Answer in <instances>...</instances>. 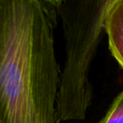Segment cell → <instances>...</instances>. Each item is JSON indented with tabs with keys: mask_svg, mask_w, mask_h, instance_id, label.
I'll use <instances>...</instances> for the list:
<instances>
[{
	"mask_svg": "<svg viewBox=\"0 0 123 123\" xmlns=\"http://www.w3.org/2000/svg\"><path fill=\"white\" fill-rule=\"evenodd\" d=\"M99 123H123V90L113 99Z\"/></svg>",
	"mask_w": 123,
	"mask_h": 123,
	"instance_id": "cell-4",
	"label": "cell"
},
{
	"mask_svg": "<svg viewBox=\"0 0 123 123\" xmlns=\"http://www.w3.org/2000/svg\"><path fill=\"white\" fill-rule=\"evenodd\" d=\"M111 53L123 69V0H112L105 25Z\"/></svg>",
	"mask_w": 123,
	"mask_h": 123,
	"instance_id": "cell-3",
	"label": "cell"
},
{
	"mask_svg": "<svg viewBox=\"0 0 123 123\" xmlns=\"http://www.w3.org/2000/svg\"><path fill=\"white\" fill-rule=\"evenodd\" d=\"M111 2L112 0H56L66 50L56 103L59 123L84 120L92 104L91 64L105 34V18Z\"/></svg>",
	"mask_w": 123,
	"mask_h": 123,
	"instance_id": "cell-2",
	"label": "cell"
},
{
	"mask_svg": "<svg viewBox=\"0 0 123 123\" xmlns=\"http://www.w3.org/2000/svg\"><path fill=\"white\" fill-rule=\"evenodd\" d=\"M56 0H0V123H59Z\"/></svg>",
	"mask_w": 123,
	"mask_h": 123,
	"instance_id": "cell-1",
	"label": "cell"
}]
</instances>
